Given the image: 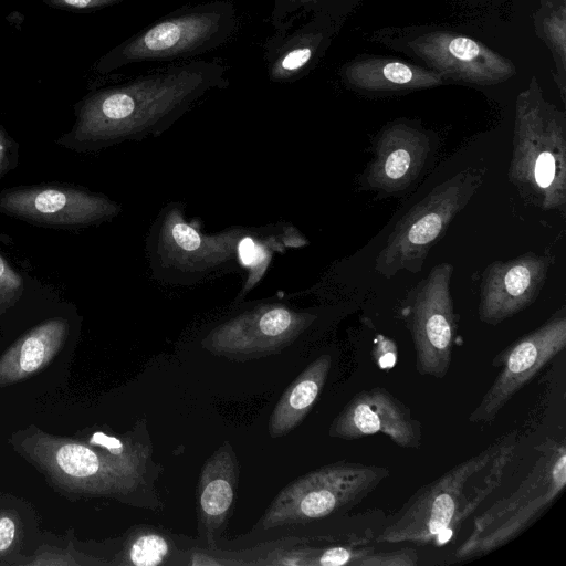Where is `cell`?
Listing matches in <instances>:
<instances>
[{
	"instance_id": "28",
	"label": "cell",
	"mask_w": 566,
	"mask_h": 566,
	"mask_svg": "<svg viewBox=\"0 0 566 566\" xmlns=\"http://www.w3.org/2000/svg\"><path fill=\"white\" fill-rule=\"evenodd\" d=\"M23 292V280L0 254V308L13 305Z\"/></svg>"
},
{
	"instance_id": "24",
	"label": "cell",
	"mask_w": 566,
	"mask_h": 566,
	"mask_svg": "<svg viewBox=\"0 0 566 566\" xmlns=\"http://www.w3.org/2000/svg\"><path fill=\"white\" fill-rule=\"evenodd\" d=\"M329 3L331 0H273L269 21L274 32L284 31L303 15L315 12L332 13Z\"/></svg>"
},
{
	"instance_id": "12",
	"label": "cell",
	"mask_w": 566,
	"mask_h": 566,
	"mask_svg": "<svg viewBox=\"0 0 566 566\" xmlns=\"http://www.w3.org/2000/svg\"><path fill=\"white\" fill-rule=\"evenodd\" d=\"M385 41V40H384ZM388 46L423 62L446 80L473 85H494L516 74L514 63L470 36L447 30H429L387 39Z\"/></svg>"
},
{
	"instance_id": "13",
	"label": "cell",
	"mask_w": 566,
	"mask_h": 566,
	"mask_svg": "<svg viewBox=\"0 0 566 566\" xmlns=\"http://www.w3.org/2000/svg\"><path fill=\"white\" fill-rule=\"evenodd\" d=\"M566 346L565 307L544 324L499 353L492 365L501 367L480 402L469 415L471 423L492 422L509 401Z\"/></svg>"
},
{
	"instance_id": "6",
	"label": "cell",
	"mask_w": 566,
	"mask_h": 566,
	"mask_svg": "<svg viewBox=\"0 0 566 566\" xmlns=\"http://www.w3.org/2000/svg\"><path fill=\"white\" fill-rule=\"evenodd\" d=\"M238 29L232 0L184 6L114 46L94 70L109 74L136 63L192 59L227 44Z\"/></svg>"
},
{
	"instance_id": "2",
	"label": "cell",
	"mask_w": 566,
	"mask_h": 566,
	"mask_svg": "<svg viewBox=\"0 0 566 566\" xmlns=\"http://www.w3.org/2000/svg\"><path fill=\"white\" fill-rule=\"evenodd\" d=\"M308 243L290 223L230 227L205 233L188 221L184 205L167 203L146 237V255L155 280L189 286L231 272H247L237 302L260 281L274 253Z\"/></svg>"
},
{
	"instance_id": "19",
	"label": "cell",
	"mask_w": 566,
	"mask_h": 566,
	"mask_svg": "<svg viewBox=\"0 0 566 566\" xmlns=\"http://www.w3.org/2000/svg\"><path fill=\"white\" fill-rule=\"evenodd\" d=\"M339 75L347 86L364 93L417 91L446 81L431 69L382 56H358L343 65Z\"/></svg>"
},
{
	"instance_id": "27",
	"label": "cell",
	"mask_w": 566,
	"mask_h": 566,
	"mask_svg": "<svg viewBox=\"0 0 566 566\" xmlns=\"http://www.w3.org/2000/svg\"><path fill=\"white\" fill-rule=\"evenodd\" d=\"M373 548V546H356L355 544L333 546L314 555L310 564L321 566H356L357 562Z\"/></svg>"
},
{
	"instance_id": "18",
	"label": "cell",
	"mask_w": 566,
	"mask_h": 566,
	"mask_svg": "<svg viewBox=\"0 0 566 566\" xmlns=\"http://www.w3.org/2000/svg\"><path fill=\"white\" fill-rule=\"evenodd\" d=\"M337 28L334 14L315 12L297 27L274 32L263 44L269 80L292 83L307 75L324 56Z\"/></svg>"
},
{
	"instance_id": "8",
	"label": "cell",
	"mask_w": 566,
	"mask_h": 566,
	"mask_svg": "<svg viewBox=\"0 0 566 566\" xmlns=\"http://www.w3.org/2000/svg\"><path fill=\"white\" fill-rule=\"evenodd\" d=\"M483 176V169L468 168L431 189L396 223L376 256L375 271L387 279L401 271L420 272L432 247L482 185Z\"/></svg>"
},
{
	"instance_id": "4",
	"label": "cell",
	"mask_w": 566,
	"mask_h": 566,
	"mask_svg": "<svg viewBox=\"0 0 566 566\" xmlns=\"http://www.w3.org/2000/svg\"><path fill=\"white\" fill-rule=\"evenodd\" d=\"M10 441L53 485L73 495H125L143 478L145 452L101 431L83 442L31 426Z\"/></svg>"
},
{
	"instance_id": "9",
	"label": "cell",
	"mask_w": 566,
	"mask_h": 566,
	"mask_svg": "<svg viewBox=\"0 0 566 566\" xmlns=\"http://www.w3.org/2000/svg\"><path fill=\"white\" fill-rule=\"evenodd\" d=\"M390 474L387 467L340 461L314 470L284 488L261 520L263 528L307 523L346 512Z\"/></svg>"
},
{
	"instance_id": "29",
	"label": "cell",
	"mask_w": 566,
	"mask_h": 566,
	"mask_svg": "<svg viewBox=\"0 0 566 566\" xmlns=\"http://www.w3.org/2000/svg\"><path fill=\"white\" fill-rule=\"evenodd\" d=\"M18 515L8 510H0V559L8 557L17 547L19 539Z\"/></svg>"
},
{
	"instance_id": "17",
	"label": "cell",
	"mask_w": 566,
	"mask_h": 566,
	"mask_svg": "<svg viewBox=\"0 0 566 566\" xmlns=\"http://www.w3.org/2000/svg\"><path fill=\"white\" fill-rule=\"evenodd\" d=\"M430 151L426 133L405 122L387 125L377 136L374 158L365 170L366 188L398 195L419 177Z\"/></svg>"
},
{
	"instance_id": "30",
	"label": "cell",
	"mask_w": 566,
	"mask_h": 566,
	"mask_svg": "<svg viewBox=\"0 0 566 566\" xmlns=\"http://www.w3.org/2000/svg\"><path fill=\"white\" fill-rule=\"evenodd\" d=\"M44 4L53 9L72 12H92L112 7L127 0H42Z\"/></svg>"
},
{
	"instance_id": "25",
	"label": "cell",
	"mask_w": 566,
	"mask_h": 566,
	"mask_svg": "<svg viewBox=\"0 0 566 566\" xmlns=\"http://www.w3.org/2000/svg\"><path fill=\"white\" fill-rule=\"evenodd\" d=\"M169 553L165 537L157 533H143L136 536L126 551L125 562L136 566H155L163 564Z\"/></svg>"
},
{
	"instance_id": "5",
	"label": "cell",
	"mask_w": 566,
	"mask_h": 566,
	"mask_svg": "<svg viewBox=\"0 0 566 566\" xmlns=\"http://www.w3.org/2000/svg\"><path fill=\"white\" fill-rule=\"evenodd\" d=\"M509 179L533 206L565 214L566 115L545 99L536 76L516 97Z\"/></svg>"
},
{
	"instance_id": "16",
	"label": "cell",
	"mask_w": 566,
	"mask_h": 566,
	"mask_svg": "<svg viewBox=\"0 0 566 566\" xmlns=\"http://www.w3.org/2000/svg\"><path fill=\"white\" fill-rule=\"evenodd\" d=\"M328 432L345 440L382 433L405 449L419 448L422 440L421 423L409 407L382 387L357 392L336 416Z\"/></svg>"
},
{
	"instance_id": "11",
	"label": "cell",
	"mask_w": 566,
	"mask_h": 566,
	"mask_svg": "<svg viewBox=\"0 0 566 566\" xmlns=\"http://www.w3.org/2000/svg\"><path fill=\"white\" fill-rule=\"evenodd\" d=\"M453 265H434L408 294L402 314L415 349V367L422 376L441 379L448 374L455 337L450 283Z\"/></svg>"
},
{
	"instance_id": "14",
	"label": "cell",
	"mask_w": 566,
	"mask_h": 566,
	"mask_svg": "<svg viewBox=\"0 0 566 566\" xmlns=\"http://www.w3.org/2000/svg\"><path fill=\"white\" fill-rule=\"evenodd\" d=\"M120 211V205L111 198L67 185L20 186L0 191V213L41 227L97 226Z\"/></svg>"
},
{
	"instance_id": "7",
	"label": "cell",
	"mask_w": 566,
	"mask_h": 566,
	"mask_svg": "<svg viewBox=\"0 0 566 566\" xmlns=\"http://www.w3.org/2000/svg\"><path fill=\"white\" fill-rule=\"evenodd\" d=\"M537 449L518 486L473 517L469 535L453 554L455 562L482 557L514 541L560 495L566 485L565 443L548 439Z\"/></svg>"
},
{
	"instance_id": "1",
	"label": "cell",
	"mask_w": 566,
	"mask_h": 566,
	"mask_svg": "<svg viewBox=\"0 0 566 566\" xmlns=\"http://www.w3.org/2000/svg\"><path fill=\"white\" fill-rule=\"evenodd\" d=\"M228 86L227 67L219 61L170 64L86 94L74 106V125L55 143L76 153H96L157 137L207 95Z\"/></svg>"
},
{
	"instance_id": "10",
	"label": "cell",
	"mask_w": 566,
	"mask_h": 566,
	"mask_svg": "<svg viewBox=\"0 0 566 566\" xmlns=\"http://www.w3.org/2000/svg\"><path fill=\"white\" fill-rule=\"evenodd\" d=\"M318 319L282 297L249 302L213 325L201 346L216 355L252 357L283 349L303 336Z\"/></svg>"
},
{
	"instance_id": "26",
	"label": "cell",
	"mask_w": 566,
	"mask_h": 566,
	"mask_svg": "<svg viewBox=\"0 0 566 566\" xmlns=\"http://www.w3.org/2000/svg\"><path fill=\"white\" fill-rule=\"evenodd\" d=\"M419 555L415 548L405 546L390 551H376L375 547L363 556L356 566H416Z\"/></svg>"
},
{
	"instance_id": "32",
	"label": "cell",
	"mask_w": 566,
	"mask_h": 566,
	"mask_svg": "<svg viewBox=\"0 0 566 566\" xmlns=\"http://www.w3.org/2000/svg\"><path fill=\"white\" fill-rule=\"evenodd\" d=\"M28 565H81L80 560L75 559V555L67 551L53 552L51 549L43 551L41 554L34 556Z\"/></svg>"
},
{
	"instance_id": "31",
	"label": "cell",
	"mask_w": 566,
	"mask_h": 566,
	"mask_svg": "<svg viewBox=\"0 0 566 566\" xmlns=\"http://www.w3.org/2000/svg\"><path fill=\"white\" fill-rule=\"evenodd\" d=\"M19 145L0 125V178L17 167Z\"/></svg>"
},
{
	"instance_id": "22",
	"label": "cell",
	"mask_w": 566,
	"mask_h": 566,
	"mask_svg": "<svg viewBox=\"0 0 566 566\" xmlns=\"http://www.w3.org/2000/svg\"><path fill=\"white\" fill-rule=\"evenodd\" d=\"M332 367V356L323 354L312 361L285 390L269 421L273 438L297 427L317 400Z\"/></svg>"
},
{
	"instance_id": "21",
	"label": "cell",
	"mask_w": 566,
	"mask_h": 566,
	"mask_svg": "<svg viewBox=\"0 0 566 566\" xmlns=\"http://www.w3.org/2000/svg\"><path fill=\"white\" fill-rule=\"evenodd\" d=\"M238 481V462L228 442L203 465L199 482L200 520L208 532L218 530L232 506Z\"/></svg>"
},
{
	"instance_id": "20",
	"label": "cell",
	"mask_w": 566,
	"mask_h": 566,
	"mask_svg": "<svg viewBox=\"0 0 566 566\" xmlns=\"http://www.w3.org/2000/svg\"><path fill=\"white\" fill-rule=\"evenodd\" d=\"M69 323L50 318L21 336L0 357V388L41 371L63 347Z\"/></svg>"
},
{
	"instance_id": "15",
	"label": "cell",
	"mask_w": 566,
	"mask_h": 566,
	"mask_svg": "<svg viewBox=\"0 0 566 566\" xmlns=\"http://www.w3.org/2000/svg\"><path fill=\"white\" fill-rule=\"evenodd\" d=\"M552 264V256L534 252L489 264L481 277L479 319L497 325L532 305Z\"/></svg>"
},
{
	"instance_id": "3",
	"label": "cell",
	"mask_w": 566,
	"mask_h": 566,
	"mask_svg": "<svg viewBox=\"0 0 566 566\" xmlns=\"http://www.w3.org/2000/svg\"><path fill=\"white\" fill-rule=\"evenodd\" d=\"M517 447L510 431L418 489L381 525L378 544H442L500 486Z\"/></svg>"
},
{
	"instance_id": "23",
	"label": "cell",
	"mask_w": 566,
	"mask_h": 566,
	"mask_svg": "<svg viewBox=\"0 0 566 566\" xmlns=\"http://www.w3.org/2000/svg\"><path fill=\"white\" fill-rule=\"evenodd\" d=\"M536 35L549 49L554 64V80L566 102V0H539L533 14Z\"/></svg>"
}]
</instances>
